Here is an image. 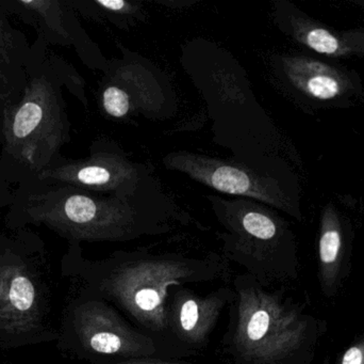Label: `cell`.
Wrapping results in <instances>:
<instances>
[{"instance_id":"1","label":"cell","mask_w":364,"mask_h":364,"mask_svg":"<svg viewBox=\"0 0 364 364\" xmlns=\"http://www.w3.org/2000/svg\"><path fill=\"white\" fill-rule=\"evenodd\" d=\"M87 293L117 308L132 324L149 336L159 357L181 360L168 329V291L186 284H228L230 262L222 250L203 249L188 239H175L132 250H117L104 260L78 256Z\"/></svg>"},{"instance_id":"2","label":"cell","mask_w":364,"mask_h":364,"mask_svg":"<svg viewBox=\"0 0 364 364\" xmlns=\"http://www.w3.org/2000/svg\"><path fill=\"white\" fill-rule=\"evenodd\" d=\"M23 211L31 222L46 224L73 244L127 243L191 227L207 230L166 194L159 180L127 197L55 184L30 194Z\"/></svg>"},{"instance_id":"3","label":"cell","mask_w":364,"mask_h":364,"mask_svg":"<svg viewBox=\"0 0 364 364\" xmlns=\"http://www.w3.org/2000/svg\"><path fill=\"white\" fill-rule=\"evenodd\" d=\"M48 62L42 71L33 70L31 63L21 94L0 115L4 152L36 175L55 164L60 150L70 141L62 85L87 106L81 76L62 59Z\"/></svg>"},{"instance_id":"4","label":"cell","mask_w":364,"mask_h":364,"mask_svg":"<svg viewBox=\"0 0 364 364\" xmlns=\"http://www.w3.org/2000/svg\"><path fill=\"white\" fill-rule=\"evenodd\" d=\"M231 281L235 297L220 341L223 356L232 364L288 363L301 337L295 312L247 274Z\"/></svg>"},{"instance_id":"5","label":"cell","mask_w":364,"mask_h":364,"mask_svg":"<svg viewBox=\"0 0 364 364\" xmlns=\"http://www.w3.org/2000/svg\"><path fill=\"white\" fill-rule=\"evenodd\" d=\"M207 200L223 228L216 236L225 258L267 288L278 273V254L284 236L282 222L267 205L252 199L209 194Z\"/></svg>"},{"instance_id":"6","label":"cell","mask_w":364,"mask_h":364,"mask_svg":"<svg viewBox=\"0 0 364 364\" xmlns=\"http://www.w3.org/2000/svg\"><path fill=\"white\" fill-rule=\"evenodd\" d=\"M162 164L168 170L183 173L220 194L252 199L289 213L293 212L292 199L279 180L263 168V162L255 160V155L220 160L194 152L174 151L162 158Z\"/></svg>"},{"instance_id":"7","label":"cell","mask_w":364,"mask_h":364,"mask_svg":"<svg viewBox=\"0 0 364 364\" xmlns=\"http://www.w3.org/2000/svg\"><path fill=\"white\" fill-rule=\"evenodd\" d=\"M68 324L73 344L92 363L159 357L149 336L108 301L89 293L72 306Z\"/></svg>"},{"instance_id":"8","label":"cell","mask_w":364,"mask_h":364,"mask_svg":"<svg viewBox=\"0 0 364 364\" xmlns=\"http://www.w3.org/2000/svg\"><path fill=\"white\" fill-rule=\"evenodd\" d=\"M38 179L119 197L134 196L158 180L153 167L134 162L109 139L95 141L87 157L58 160L38 173Z\"/></svg>"},{"instance_id":"9","label":"cell","mask_w":364,"mask_h":364,"mask_svg":"<svg viewBox=\"0 0 364 364\" xmlns=\"http://www.w3.org/2000/svg\"><path fill=\"white\" fill-rule=\"evenodd\" d=\"M233 297L232 286L227 284L207 294L195 292L188 286L168 291V329L181 359L200 356L208 350L222 312Z\"/></svg>"},{"instance_id":"10","label":"cell","mask_w":364,"mask_h":364,"mask_svg":"<svg viewBox=\"0 0 364 364\" xmlns=\"http://www.w3.org/2000/svg\"><path fill=\"white\" fill-rule=\"evenodd\" d=\"M6 11L18 15L31 25L43 43L76 47L79 56L91 68L106 70L109 61L87 38L68 1L59 0H16L1 2Z\"/></svg>"},{"instance_id":"11","label":"cell","mask_w":364,"mask_h":364,"mask_svg":"<svg viewBox=\"0 0 364 364\" xmlns=\"http://www.w3.org/2000/svg\"><path fill=\"white\" fill-rule=\"evenodd\" d=\"M38 316V292L25 267L17 262L0 265V326L23 333L33 328Z\"/></svg>"},{"instance_id":"12","label":"cell","mask_w":364,"mask_h":364,"mask_svg":"<svg viewBox=\"0 0 364 364\" xmlns=\"http://www.w3.org/2000/svg\"><path fill=\"white\" fill-rule=\"evenodd\" d=\"M280 64L291 85L316 100H333L348 88L346 76L324 62L310 58L284 56L280 59Z\"/></svg>"},{"instance_id":"13","label":"cell","mask_w":364,"mask_h":364,"mask_svg":"<svg viewBox=\"0 0 364 364\" xmlns=\"http://www.w3.org/2000/svg\"><path fill=\"white\" fill-rule=\"evenodd\" d=\"M33 58L23 34L11 26L6 10L0 2V76L21 94Z\"/></svg>"},{"instance_id":"14","label":"cell","mask_w":364,"mask_h":364,"mask_svg":"<svg viewBox=\"0 0 364 364\" xmlns=\"http://www.w3.org/2000/svg\"><path fill=\"white\" fill-rule=\"evenodd\" d=\"M73 10L85 16L105 19L121 29H129L146 17L142 2L138 0H93L68 2Z\"/></svg>"},{"instance_id":"15","label":"cell","mask_w":364,"mask_h":364,"mask_svg":"<svg viewBox=\"0 0 364 364\" xmlns=\"http://www.w3.org/2000/svg\"><path fill=\"white\" fill-rule=\"evenodd\" d=\"M289 24L294 38L316 53L326 56L348 53L346 43L325 28L309 25L307 21L294 16L289 19Z\"/></svg>"},{"instance_id":"16","label":"cell","mask_w":364,"mask_h":364,"mask_svg":"<svg viewBox=\"0 0 364 364\" xmlns=\"http://www.w3.org/2000/svg\"><path fill=\"white\" fill-rule=\"evenodd\" d=\"M341 233L337 214L333 207H327L323 216L322 234L320 239V258L324 264H333L339 256Z\"/></svg>"},{"instance_id":"17","label":"cell","mask_w":364,"mask_h":364,"mask_svg":"<svg viewBox=\"0 0 364 364\" xmlns=\"http://www.w3.org/2000/svg\"><path fill=\"white\" fill-rule=\"evenodd\" d=\"M93 364H188L178 359L162 358V357H142V358L122 359V360L102 361Z\"/></svg>"},{"instance_id":"18","label":"cell","mask_w":364,"mask_h":364,"mask_svg":"<svg viewBox=\"0 0 364 364\" xmlns=\"http://www.w3.org/2000/svg\"><path fill=\"white\" fill-rule=\"evenodd\" d=\"M18 96L15 90L0 76V115L4 107Z\"/></svg>"},{"instance_id":"19","label":"cell","mask_w":364,"mask_h":364,"mask_svg":"<svg viewBox=\"0 0 364 364\" xmlns=\"http://www.w3.org/2000/svg\"><path fill=\"white\" fill-rule=\"evenodd\" d=\"M342 364H363V353L359 348H352L344 355Z\"/></svg>"},{"instance_id":"20","label":"cell","mask_w":364,"mask_h":364,"mask_svg":"<svg viewBox=\"0 0 364 364\" xmlns=\"http://www.w3.org/2000/svg\"><path fill=\"white\" fill-rule=\"evenodd\" d=\"M0 141H1V124H0Z\"/></svg>"}]
</instances>
